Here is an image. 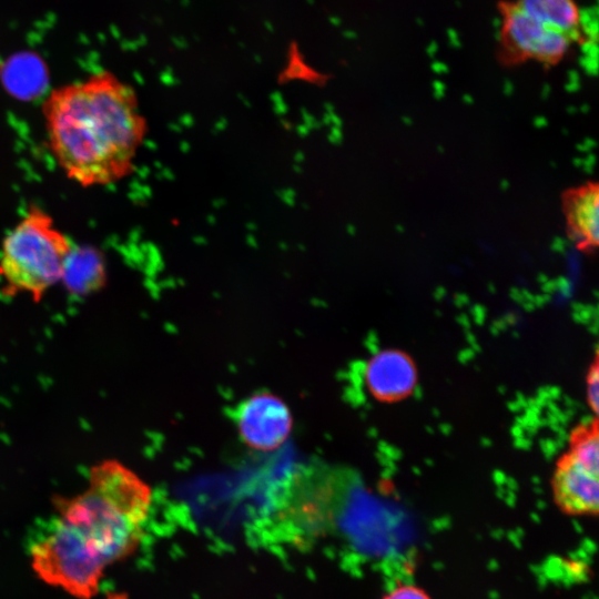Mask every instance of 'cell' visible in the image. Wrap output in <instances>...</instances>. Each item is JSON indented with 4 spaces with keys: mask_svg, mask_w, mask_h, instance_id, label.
<instances>
[{
    "mask_svg": "<svg viewBox=\"0 0 599 599\" xmlns=\"http://www.w3.org/2000/svg\"><path fill=\"white\" fill-rule=\"evenodd\" d=\"M49 150L82 187L105 186L131 171L144 122L130 85L110 71L52 90L42 103Z\"/></svg>",
    "mask_w": 599,
    "mask_h": 599,
    "instance_id": "cell-1",
    "label": "cell"
},
{
    "mask_svg": "<svg viewBox=\"0 0 599 599\" xmlns=\"http://www.w3.org/2000/svg\"><path fill=\"white\" fill-rule=\"evenodd\" d=\"M152 501L150 487L138 475L106 459L90 469L84 491L58 501L55 516L108 567L138 549Z\"/></svg>",
    "mask_w": 599,
    "mask_h": 599,
    "instance_id": "cell-2",
    "label": "cell"
},
{
    "mask_svg": "<svg viewBox=\"0 0 599 599\" xmlns=\"http://www.w3.org/2000/svg\"><path fill=\"white\" fill-rule=\"evenodd\" d=\"M351 475L339 467L312 463L283 483L265 515L252 528L255 542L306 549L335 526Z\"/></svg>",
    "mask_w": 599,
    "mask_h": 599,
    "instance_id": "cell-3",
    "label": "cell"
},
{
    "mask_svg": "<svg viewBox=\"0 0 599 599\" xmlns=\"http://www.w3.org/2000/svg\"><path fill=\"white\" fill-rule=\"evenodd\" d=\"M73 243L39 206H31L0 245V282L7 295L40 301L61 282Z\"/></svg>",
    "mask_w": 599,
    "mask_h": 599,
    "instance_id": "cell-4",
    "label": "cell"
},
{
    "mask_svg": "<svg viewBox=\"0 0 599 599\" xmlns=\"http://www.w3.org/2000/svg\"><path fill=\"white\" fill-rule=\"evenodd\" d=\"M28 548L31 568L42 581L79 599L98 592L106 566L57 516L35 529Z\"/></svg>",
    "mask_w": 599,
    "mask_h": 599,
    "instance_id": "cell-5",
    "label": "cell"
},
{
    "mask_svg": "<svg viewBox=\"0 0 599 599\" xmlns=\"http://www.w3.org/2000/svg\"><path fill=\"white\" fill-rule=\"evenodd\" d=\"M234 420L244 441L261 450L278 447L291 428L287 407L268 394L255 395L241 403L234 410Z\"/></svg>",
    "mask_w": 599,
    "mask_h": 599,
    "instance_id": "cell-6",
    "label": "cell"
},
{
    "mask_svg": "<svg viewBox=\"0 0 599 599\" xmlns=\"http://www.w3.org/2000/svg\"><path fill=\"white\" fill-rule=\"evenodd\" d=\"M368 393L382 403H396L409 397L418 383V369L409 354L398 348L376 352L364 367Z\"/></svg>",
    "mask_w": 599,
    "mask_h": 599,
    "instance_id": "cell-7",
    "label": "cell"
},
{
    "mask_svg": "<svg viewBox=\"0 0 599 599\" xmlns=\"http://www.w3.org/2000/svg\"><path fill=\"white\" fill-rule=\"evenodd\" d=\"M504 34L509 48L522 57L555 62L569 49V35L547 28L524 13L516 4L508 8Z\"/></svg>",
    "mask_w": 599,
    "mask_h": 599,
    "instance_id": "cell-8",
    "label": "cell"
},
{
    "mask_svg": "<svg viewBox=\"0 0 599 599\" xmlns=\"http://www.w3.org/2000/svg\"><path fill=\"white\" fill-rule=\"evenodd\" d=\"M551 490L556 505L573 516L596 515L599 509V475L577 464L567 453L555 466Z\"/></svg>",
    "mask_w": 599,
    "mask_h": 599,
    "instance_id": "cell-9",
    "label": "cell"
},
{
    "mask_svg": "<svg viewBox=\"0 0 599 599\" xmlns=\"http://www.w3.org/2000/svg\"><path fill=\"white\" fill-rule=\"evenodd\" d=\"M105 268L102 255L90 247L74 246L61 282L70 293L85 295L102 287Z\"/></svg>",
    "mask_w": 599,
    "mask_h": 599,
    "instance_id": "cell-10",
    "label": "cell"
},
{
    "mask_svg": "<svg viewBox=\"0 0 599 599\" xmlns=\"http://www.w3.org/2000/svg\"><path fill=\"white\" fill-rule=\"evenodd\" d=\"M516 6L531 19L571 40L578 33L581 14L573 0H519Z\"/></svg>",
    "mask_w": 599,
    "mask_h": 599,
    "instance_id": "cell-11",
    "label": "cell"
},
{
    "mask_svg": "<svg viewBox=\"0 0 599 599\" xmlns=\"http://www.w3.org/2000/svg\"><path fill=\"white\" fill-rule=\"evenodd\" d=\"M577 464L599 475L598 419L577 425L570 433L566 451Z\"/></svg>",
    "mask_w": 599,
    "mask_h": 599,
    "instance_id": "cell-12",
    "label": "cell"
},
{
    "mask_svg": "<svg viewBox=\"0 0 599 599\" xmlns=\"http://www.w3.org/2000/svg\"><path fill=\"white\" fill-rule=\"evenodd\" d=\"M598 190L592 186L579 192L569 206L572 230L579 232L590 245L598 242Z\"/></svg>",
    "mask_w": 599,
    "mask_h": 599,
    "instance_id": "cell-13",
    "label": "cell"
},
{
    "mask_svg": "<svg viewBox=\"0 0 599 599\" xmlns=\"http://www.w3.org/2000/svg\"><path fill=\"white\" fill-rule=\"evenodd\" d=\"M586 398L587 404L596 415L599 404V366L597 356L595 357L593 363L589 366L586 375Z\"/></svg>",
    "mask_w": 599,
    "mask_h": 599,
    "instance_id": "cell-14",
    "label": "cell"
},
{
    "mask_svg": "<svg viewBox=\"0 0 599 599\" xmlns=\"http://www.w3.org/2000/svg\"><path fill=\"white\" fill-rule=\"evenodd\" d=\"M383 599H430V597L417 586L399 585L389 590Z\"/></svg>",
    "mask_w": 599,
    "mask_h": 599,
    "instance_id": "cell-15",
    "label": "cell"
}]
</instances>
